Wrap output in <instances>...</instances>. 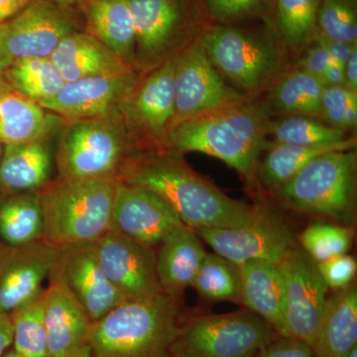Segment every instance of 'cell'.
<instances>
[{
	"label": "cell",
	"instance_id": "1",
	"mask_svg": "<svg viewBox=\"0 0 357 357\" xmlns=\"http://www.w3.org/2000/svg\"><path fill=\"white\" fill-rule=\"evenodd\" d=\"M119 181L158 195L194 230L238 227L248 222L253 211V206L230 198L195 172L175 152L129 162Z\"/></svg>",
	"mask_w": 357,
	"mask_h": 357
},
{
	"label": "cell",
	"instance_id": "2",
	"mask_svg": "<svg viewBox=\"0 0 357 357\" xmlns=\"http://www.w3.org/2000/svg\"><path fill=\"white\" fill-rule=\"evenodd\" d=\"M271 121L264 107L246 100L176 124L164 143L177 154L198 152L222 160L255 190Z\"/></svg>",
	"mask_w": 357,
	"mask_h": 357
},
{
	"label": "cell",
	"instance_id": "3",
	"mask_svg": "<svg viewBox=\"0 0 357 357\" xmlns=\"http://www.w3.org/2000/svg\"><path fill=\"white\" fill-rule=\"evenodd\" d=\"M184 323L178 300L165 294L126 301L91 324L88 344L95 357H171Z\"/></svg>",
	"mask_w": 357,
	"mask_h": 357
},
{
	"label": "cell",
	"instance_id": "4",
	"mask_svg": "<svg viewBox=\"0 0 357 357\" xmlns=\"http://www.w3.org/2000/svg\"><path fill=\"white\" fill-rule=\"evenodd\" d=\"M114 178H62L38 191L43 239L60 249L96 243L112 229Z\"/></svg>",
	"mask_w": 357,
	"mask_h": 357
},
{
	"label": "cell",
	"instance_id": "5",
	"mask_svg": "<svg viewBox=\"0 0 357 357\" xmlns=\"http://www.w3.org/2000/svg\"><path fill=\"white\" fill-rule=\"evenodd\" d=\"M356 153L354 149L317 157L275 194L293 210L354 227Z\"/></svg>",
	"mask_w": 357,
	"mask_h": 357
},
{
	"label": "cell",
	"instance_id": "6",
	"mask_svg": "<svg viewBox=\"0 0 357 357\" xmlns=\"http://www.w3.org/2000/svg\"><path fill=\"white\" fill-rule=\"evenodd\" d=\"M281 337L255 312L208 314L185 321L171 357H255Z\"/></svg>",
	"mask_w": 357,
	"mask_h": 357
},
{
	"label": "cell",
	"instance_id": "7",
	"mask_svg": "<svg viewBox=\"0 0 357 357\" xmlns=\"http://www.w3.org/2000/svg\"><path fill=\"white\" fill-rule=\"evenodd\" d=\"M215 69L249 91L261 88L280 66V55L264 35L237 25L211 24L202 33Z\"/></svg>",
	"mask_w": 357,
	"mask_h": 357
},
{
	"label": "cell",
	"instance_id": "8",
	"mask_svg": "<svg viewBox=\"0 0 357 357\" xmlns=\"http://www.w3.org/2000/svg\"><path fill=\"white\" fill-rule=\"evenodd\" d=\"M199 238L237 266L250 261L280 263L296 248L297 238L285 220L270 208L253 206L248 222L236 227L195 230Z\"/></svg>",
	"mask_w": 357,
	"mask_h": 357
},
{
	"label": "cell",
	"instance_id": "9",
	"mask_svg": "<svg viewBox=\"0 0 357 357\" xmlns=\"http://www.w3.org/2000/svg\"><path fill=\"white\" fill-rule=\"evenodd\" d=\"M202 33L176 56V109L171 128L187 119L246 100L245 96L225 83L211 62Z\"/></svg>",
	"mask_w": 357,
	"mask_h": 357
},
{
	"label": "cell",
	"instance_id": "10",
	"mask_svg": "<svg viewBox=\"0 0 357 357\" xmlns=\"http://www.w3.org/2000/svg\"><path fill=\"white\" fill-rule=\"evenodd\" d=\"M121 136L96 119L74 121L66 129L57 163L62 178H114L123 170Z\"/></svg>",
	"mask_w": 357,
	"mask_h": 357
},
{
	"label": "cell",
	"instance_id": "11",
	"mask_svg": "<svg viewBox=\"0 0 357 357\" xmlns=\"http://www.w3.org/2000/svg\"><path fill=\"white\" fill-rule=\"evenodd\" d=\"M69 7L47 0H31L0 24V57L9 65L28 58H50L60 42L76 32Z\"/></svg>",
	"mask_w": 357,
	"mask_h": 357
},
{
	"label": "cell",
	"instance_id": "12",
	"mask_svg": "<svg viewBox=\"0 0 357 357\" xmlns=\"http://www.w3.org/2000/svg\"><path fill=\"white\" fill-rule=\"evenodd\" d=\"M132 15L136 48L146 58L163 53L183 32L199 35L206 24L201 0H126Z\"/></svg>",
	"mask_w": 357,
	"mask_h": 357
},
{
	"label": "cell",
	"instance_id": "13",
	"mask_svg": "<svg viewBox=\"0 0 357 357\" xmlns=\"http://www.w3.org/2000/svg\"><path fill=\"white\" fill-rule=\"evenodd\" d=\"M285 281L286 337L312 347L330 289L317 264L298 246L280 263Z\"/></svg>",
	"mask_w": 357,
	"mask_h": 357
},
{
	"label": "cell",
	"instance_id": "14",
	"mask_svg": "<svg viewBox=\"0 0 357 357\" xmlns=\"http://www.w3.org/2000/svg\"><path fill=\"white\" fill-rule=\"evenodd\" d=\"M96 256L109 280L128 301L162 295L154 248L110 229L95 243Z\"/></svg>",
	"mask_w": 357,
	"mask_h": 357
},
{
	"label": "cell",
	"instance_id": "15",
	"mask_svg": "<svg viewBox=\"0 0 357 357\" xmlns=\"http://www.w3.org/2000/svg\"><path fill=\"white\" fill-rule=\"evenodd\" d=\"M53 271L93 323L128 301L112 285L100 266L95 243L57 249Z\"/></svg>",
	"mask_w": 357,
	"mask_h": 357
},
{
	"label": "cell",
	"instance_id": "16",
	"mask_svg": "<svg viewBox=\"0 0 357 357\" xmlns=\"http://www.w3.org/2000/svg\"><path fill=\"white\" fill-rule=\"evenodd\" d=\"M57 248L44 239L23 245L0 246V311L11 312L36 300L50 276Z\"/></svg>",
	"mask_w": 357,
	"mask_h": 357
},
{
	"label": "cell",
	"instance_id": "17",
	"mask_svg": "<svg viewBox=\"0 0 357 357\" xmlns=\"http://www.w3.org/2000/svg\"><path fill=\"white\" fill-rule=\"evenodd\" d=\"M182 223L158 195L140 185L117 181L112 229L155 248Z\"/></svg>",
	"mask_w": 357,
	"mask_h": 357
},
{
	"label": "cell",
	"instance_id": "18",
	"mask_svg": "<svg viewBox=\"0 0 357 357\" xmlns=\"http://www.w3.org/2000/svg\"><path fill=\"white\" fill-rule=\"evenodd\" d=\"M137 86L133 70L122 74L84 77L67 82L50 100L39 105L45 110L74 119H96L121 105Z\"/></svg>",
	"mask_w": 357,
	"mask_h": 357
},
{
	"label": "cell",
	"instance_id": "19",
	"mask_svg": "<svg viewBox=\"0 0 357 357\" xmlns=\"http://www.w3.org/2000/svg\"><path fill=\"white\" fill-rule=\"evenodd\" d=\"M175 70L176 56L136 86L121 103L140 130L163 142L175 116Z\"/></svg>",
	"mask_w": 357,
	"mask_h": 357
},
{
	"label": "cell",
	"instance_id": "20",
	"mask_svg": "<svg viewBox=\"0 0 357 357\" xmlns=\"http://www.w3.org/2000/svg\"><path fill=\"white\" fill-rule=\"evenodd\" d=\"M49 279L42 293L49 356L61 357L88 344L93 321L53 270Z\"/></svg>",
	"mask_w": 357,
	"mask_h": 357
},
{
	"label": "cell",
	"instance_id": "21",
	"mask_svg": "<svg viewBox=\"0 0 357 357\" xmlns=\"http://www.w3.org/2000/svg\"><path fill=\"white\" fill-rule=\"evenodd\" d=\"M50 59L66 83L132 70L129 63L89 33H70L60 42Z\"/></svg>",
	"mask_w": 357,
	"mask_h": 357
},
{
	"label": "cell",
	"instance_id": "22",
	"mask_svg": "<svg viewBox=\"0 0 357 357\" xmlns=\"http://www.w3.org/2000/svg\"><path fill=\"white\" fill-rule=\"evenodd\" d=\"M156 270L162 291L178 300L185 289L191 287L206 251L199 236L182 223L159 244Z\"/></svg>",
	"mask_w": 357,
	"mask_h": 357
},
{
	"label": "cell",
	"instance_id": "23",
	"mask_svg": "<svg viewBox=\"0 0 357 357\" xmlns=\"http://www.w3.org/2000/svg\"><path fill=\"white\" fill-rule=\"evenodd\" d=\"M241 301L278 333L286 337L285 281L280 265L268 261H250L238 266Z\"/></svg>",
	"mask_w": 357,
	"mask_h": 357
},
{
	"label": "cell",
	"instance_id": "24",
	"mask_svg": "<svg viewBox=\"0 0 357 357\" xmlns=\"http://www.w3.org/2000/svg\"><path fill=\"white\" fill-rule=\"evenodd\" d=\"M312 349L316 357H347L357 349L356 285L326 299Z\"/></svg>",
	"mask_w": 357,
	"mask_h": 357
},
{
	"label": "cell",
	"instance_id": "25",
	"mask_svg": "<svg viewBox=\"0 0 357 357\" xmlns=\"http://www.w3.org/2000/svg\"><path fill=\"white\" fill-rule=\"evenodd\" d=\"M50 171L51 155L43 140L7 145L0 160V191L38 192L47 185Z\"/></svg>",
	"mask_w": 357,
	"mask_h": 357
},
{
	"label": "cell",
	"instance_id": "26",
	"mask_svg": "<svg viewBox=\"0 0 357 357\" xmlns=\"http://www.w3.org/2000/svg\"><path fill=\"white\" fill-rule=\"evenodd\" d=\"M84 6L91 34L130 64L136 37L128 1L88 0Z\"/></svg>",
	"mask_w": 357,
	"mask_h": 357
},
{
	"label": "cell",
	"instance_id": "27",
	"mask_svg": "<svg viewBox=\"0 0 357 357\" xmlns=\"http://www.w3.org/2000/svg\"><path fill=\"white\" fill-rule=\"evenodd\" d=\"M356 139L351 137L344 142L333 145L302 146L277 143L268 145L258 166V182L265 189L276 192L312 160L328 152L351 150Z\"/></svg>",
	"mask_w": 357,
	"mask_h": 357
},
{
	"label": "cell",
	"instance_id": "28",
	"mask_svg": "<svg viewBox=\"0 0 357 357\" xmlns=\"http://www.w3.org/2000/svg\"><path fill=\"white\" fill-rule=\"evenodd\" d=\"M50 126L39 103L16 91H0V143L24 144L43 140Z\"/></svg>",
	"mask_w": 357,
	"mask_h": 357
},
{
	"label": "cell",
	"instance_id": "29",
	"mask_svg": "<svg viewBox=\"0 0 357 357\" xmlns=\"http://www.w3.org/2000/svg\"><path fill=\"white\" fill-rule=\"evenodd\" d=\"M44 220L38 192L10 195L0 203V238L23 245L43 239Z\"/></svg>",
	"mask_w": 357,
	"mask_h": 357
},
{
	"label": "cell",
	"instance_id": "30",
	"mask_svg": "<svg viewBox=\"0 0 357 357\" xmlns=\"http://www.w3.org/2000/svg\"><path fill=\"white\" fill-rule=\"evenodd\" d=\"M325 88L319 77L298 69L282 77L270 98L272 105L284 114L319 117L321 98Z\"/></svg>",
	"mask_w": 357,
	"mask_h": 357
},
{
	"label": "cell",
	"instance_id": "31",
	"mask_svg": "<svg viewBox=\"0 0 357 357\" xmlns=\"http://www.w3.org/2000/svg\"><path fill=\"white\" fill-rule=\"evenodd\" d=\"M4 74L14 91L37 103L54 98L66 83L50 58L14 61Z\"/></svg>",
	"mask_w": 357,
	"mask_h": 357
},
{
	"label": "cell",
	"instance_id": "32",
	"mask_svg": "<svg viewBox=\"0 0 357 357\" xmlns=\"http://www.w3.org/2000/svg\"><path fill=\"white\" fill-rule=\"evenodd\" d=\"M191 287L204 300L243 305L238 266L215 253H206Z\"/></svg>",
	"mask_w": 357,
	"mask_h": 357
},
{
	"label": "cell",
	"instance_id": "33",
	"mask_svg": "<svg viewBox=\"0 0 357 357\" xmlns=\"http://www.w3.org/2000/svg\"><path fill=\"white\" fill-rule=\"evenodd\" d=\"M321 0H270L275 25L293 50L309 46L316 35L317 15Z\"/></svg>",
	"mask_w": 357,
	"mask_h": 357
},
{
	"label": "cell",
	"instance_id": "34",
	"mask_svg": "<svg viewBox=\"0 0 357 357\" xmlns=\"http://www.w3.org/2000/svg\"><path fill=\"white\" fill-rule=\"evenodd\" d=\"M269 135L275 142L302 146L338 144L349 139L347 131L307 115H288L285 119L271 121Z\"/></svg>",
	"mask_w": 357,
	"mask_h": 357
},
{
	"label": "cell",
	"instance_id": "35",
	"mask_svg": "<svg viewBox=\"0 0 357 357\" xmlns=\"http://www.w3.org/2000/svg\"><path fill=\"white\" fill-rule=\"evenodd\" d=\"M13 349L22 357H50L45 326L42 295L10 314Z\"/></svg>",
	"mask_w": 357,
	"mask_h": 357
},
{
	"label": "cell",
	"instance_id": "36",
	"mask_svg": "<svg viewBox=\"0 0 357 357\" xmlns=\"http://www.w3.org/2000/svg\"><path fill=\"white\" fill-rule=\"evenodd\" d=\"M354 236V227L316 222L305 229L298 243L312 261L318 264L335 256L347 255Z\"/></svg>",
	"mask_w": 357,
	"mask_h": 357
},
{
	"label": "cell",
	"instance_id": "37",
	"mask_svg": "<svg viewBox=\"0 0 357 357\" xmlns=\"http://www.w3.org/2000/svg\"><path fill=\"white\" fill-rule=\"evenodd\" d=\"M316 35L331 41L356 44L357 18L354 0H321L317 15Z\"/></svg>",
	"mask_w": 357,
	"mask_h": 357
},
{
	"label": "cell",
	"instance_id": "38",
	"mask_svg": "<svg viewBox=\"0 0 357 357\" xmlns=\"http://www.w3.org/2000/svg\"><path fill=\"white\" fill-rule=\"evenodd\" d=\"M319 117L326 124L344 131L352 130L357 124V91L344 86H328L321 98Z\"/></svg>",
	"mask_w": 357,
	"mask_h": 357
},
{
	"label": "cell",
	"instance_id": "39",
	"mask_svg": "<svg viewBox=\"0 0 357 357\" xmlns=\"http://www.w3.org/2000/svg\"><path fill=\"white\" fill-rule=\"evenodd\" d=\"M211 24L237 25L262 15L270 0H201Z\"/></svg>",
	"mask_w": 357,
	"mask_h": 357
},
{
	"label": "cell",
	"instance_id": "40",
	"mask_svg": "<svg viewBox=\"0 0 357 357\" xmlns=\"http://www.w3.org/2000/svg\"><path fill=\"white\" fill-rule=\"evenodd\" d=\"M319 273L328 289L337 291L349 287L356 278V258L347 255L335 256L317 264Z\"/></svg>",
	"mask_w": 357,
	"mask_h": 357
},
{
	"label": "cell",
	"instance_id": "41",
	"mask_svg": "<svg viewBox=\"0 0 357 357\" xmlns=\"http://www.w3.org/2000/svg\"><path fill=\"white\" fill-rule=\"evenodd\" d=\"M255 357H316L309 344L291 337H279Z\"/></svg>",
	"mask_w": 357,
	"mask_h": 357
},
{
	"label": "cell",
	"instance_id": "42",
	"mask_svg": "<svg viewBox=\"0 0 357 357\" xmlns=\"http://www.w3.org/2000/svg\"><path fill=\"white\" fill-rule=\"evenodd\" d=\"M331 64H333V60L326 47L318 39L314 38L306 55L301 60L299 69L307 70L321 79Z\"/></svg>",
	"mask_w": 357,
	"mask_h": 357
},
{
	"label": "cell",
	"instance_id": "43",
	"mask_svg": "<svg viewBox=\"0 0 357 357\" xmlns=\"http://www.w3.org/2000/svg\"><path fill=\"white\" fill-rule=\"evenodd\" d=\"M314 38L318 39L326 47L332 58L333 63L342 66V67H344L347 58L351 55L352 48L356 45V43L349 44L342 41H331V40L321 38L318 35H314Z\"/></svg>",
	"mask_w": 357,
	"mask_h": 357
},
{
	"label": "cell",
	"instance_id": "44",
	"mask_svg": "<svg viewBox=\"0 0 357 357\" xmlns=\"http://www.w3.org/2000/svg\"><path fill=\"white\" fill-rule=\"evenodd\" d=\"M13 344V325L10 314L0 311V357Z\"/></svg>",
	"mask_w": 357,
	"mask_h": 357
},
{
	"label": "cell",
	"instance_id": "45",
	"mask_svg": "<svg viewBox=\"0 0 357 357\" xmlns=\"http://www.w3.org/2000/svg\"><path fill=\"white\" fill-rule=\"evenodd\" d=\"M344 86L357 91V46L354 47L351 55L344 66Z\"/></svg>",
	"mask_w": 357,
	"mask_h": 357
},
{
	"label": "cell",
	"instance_id": "46",
	"mask_svg": "<svg viewBox=\"0 0 357 357\" xmlns=\"http://www.w3.org/2000/svg\"><path fill=\"white\" fill-rule=\"evenodd\" d=\"M31 0H0V24L22 10Z\"/></svg>",
	"mask_w": 357,
	"mask_h": 357
},
{
	"label": "cell",
	"instance_id": "47",
	"mask_svg": "<svg viewBox=\"0 0 357 357\" xmlns=\"http://www.w3.org/2000/svg\"><path fill=\"white\" fill-rule=\"evenodd\" d=\"M326 86H344V67L335 64L330 65L326 69L325 74L321 77Z\"/></svg>",
	"mask_w": 357,
	"mask_h": 357
},
{
	"label": "cell",
	"instance_id": "48",
	"mask_svg": "<svg viewBox=\"0 0 357 357\" xmlns=\"http://www.w3.org/2000/svg\"><path fill=\"white\" fill-rule=\"evenodd\" d=\"M61 357H95L93 356V351L89 344L84 345L82 349L72 352V354H67V356Z\"/></svg>",
	"mask_w": 357,
	"mask_h": 357
},
{
	"label": "cell",
	"instance_id": "49",
	"mask_svg": "<svg viewBox=\"0 0 357 357\" xmlns=\"http://www.w3.org/2000/svg\"><path fill=\"white\" fill-rule=\"evenodd\" d=\"M47 1L54 2V3L60 4V6L70 7L75 6H83L88 0H47Z\"/></svg>",
	"mask_w": 357,
	"mask_h": 357
},
{
	"label": "cell",
	"instance_id": "50",
	"mask_svg": "<svg viewBox=\"0 0 357 357\" xmlns=\"http://www.w3.org/2000/svg\"><path fill=\"white\" fill-rule=\"evenodd\" d=\"M9 64L4 60L3 58L0 57V79H1L2 76H3L4 73L8 67Z\"/></svg>",
	"mask_w": 357,
	"mask_h": 357
},
{
	"label": "cell",
	"instance_id": "51",
	"mask_svg": "<svg viewBox=\"0 0 357 357\" xmlns=\"http://www.w3.org/2000/svg\"><path fill=\"white\" fill-rule=\"evenodd\" d=\"M2 357H22L20 354H17L14 349H11V351H8L4 354Z\"/></svg>",
	"mask_w": 357,
	"mask_h": 357
},
{
	"label": "cell",
	"instance_id": "52",
	"mask_svg": "<svg viewBox=\"0 0 357 357\" xmlns=\"http://www.w3.org/2000/svg\"><path fill=\"white\" fill-rule=\"evenodd\" d=\"M347 357H357V349H354V351H352Z\"/></svg>",
	"mask_w": 357,
	"mask_h": 357
},
{
	"label": "cell",
	"instance_id": "53",
	"mask_svg": "<svg viewBox=\"0 0 357 357\" xmlns=\"http://www.w3.org/2000/svg\"><path fill=\"white\" fill-rule=\"evenodd\" d=\"M2 158V143H0V160Z\"/></svg>",
	"mask_w": 357,
	"mask_h": 357
},
{
	"label": "cell",
	"instance_id": "54",
	"mask_svg": "<svg viewBox=\"0 0 357 357\" xmlns=\"http://www.w3.org/2000/svg\"><path fill=\"white\" fill-rule=\"evenodd\" d=\"M0 246H1V243H0Z\"/></svg>",
	"mask_w": 357,
	"mask_h": 357
}]
</instances>
